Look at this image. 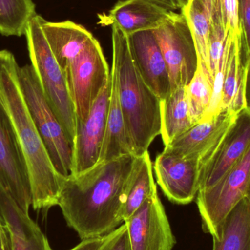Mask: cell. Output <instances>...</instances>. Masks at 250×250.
<instances>
[{
    "label": "cell",
    "instance_id": "11",
    "mask_svg": "<svg viewBox=\"0 0 250 250\" xmlns=\"http://www.w3.org/2000/svg\"><path fill=\"white\" fill-rule=\"evenodd\" d=\"M111 92V77L84 121H77L73 144L71 174L78 176L98 164L105 138Z\"/></svg>",
    "mask_w": 250,
    "mask_h": 250
},
{
    "label": "cell",
    "instance_id": "4",
    "mask_svg": "<svg viewBox=\"0 0 250 250\" xmlns=\"http://www.w3.org/2000/svg\"><path fill=\"white\" fill-rule=\"evenodd\" d=\"M39 16L37 14L29 21L25 32L31 64L47 102L73 145L77 124L74 105L62 70L42 32Z\"/></svg>",
    "mask_w": 250,
    "mask_h": 250
},
{
    "label": "cell",
    "instance_id": "24",
    "mask_svg": "<svg viewBox=\"0 0 250 250\" xmlns=\"http://www.w3.org/2000/svg\"><path fill=\"white\" fill-rule=\"evenodd\" d=\"M157 190L148 151L136 157L124 207V223Z\"/></svg>",
    "mask_w": 250,
    "mask_h": 250
},
{
    "label": "cell",
    "instance_id": "10",
    "mask_svg": "<svg viewBox=\"0 0 250 250\" xmlns=\"http://www.w3.org/2000/svg\"><path fill=\"white\" fill-rule=\"evenodd\" d=\"M0 185L29 214L32 204L27 167L10 121L0 107Z\"/></svg>",
    "mask_w": 250,
    "mask_h": 250
},
{
    "label": "cell",
    "instance_id": "23",
    "mask_svg": "<svg viewBox=\"0 0 250 250\" xmlns=\"http://www.w3.org/2000/svg\"><path fill=\"white\" fill-rule=\"evenodd\" d=\"M214 9V0H190L189 4L182 10L195 40L198 63L209 75L208 39Z\"/></svg>",
    "mask_w": 250,
    "mask_h": 250
},
{
    "label": "cell",
    "instance_id": "19",
    "mask_svg": "<svg viewBox=\"0 0 250 250\" xmlns=\"http://www.w3.org/2000/svg\"><path fill=\"white\" fill-rule=\"evenodd\" d=\"M227 65L223 84L222 110L242 111L248 108L247 73L244 64L242 34L227 35Z\"/></svg>",
    "mask_w": 250,
    "mask_h": 250
},
{
    "label": "cell",
    "instance_id": "29",
    "mask_svg": "<svg viewBox=\"0 0 250 250\" xmlns=\"http://www.w3.org/2000/svg\"><path fill=\"white\" fill-rule=\"evenodd\" d=\"M221 15L226 35L229 33H241L238 19L237 0H223Z\"/></svg>",
    "mask_w": 250,
    "mask_h": 250
},
{
    "label": "cell",
    "instance_id": "6",
    "mask_svg": "<svg viewBox=\"0 0 250 250\" xmlns=\"http://www.w3.org/2000/svg\"><path fill=\"white\" fill-rule=\"evenodd\" d=\"M77 121H84L111 80V71L98 40L92 38L63 70Z\"/></svg>",
    "mask_w": 250,
    "mask_h": 250
},
{
    "label": "cell",
    "instance_id": "36",
    "mask_svg": "<svg viewBox=\"0 0 250 250\" xmlns=\"http://www.w3.org/2000/svg\"><path fill=\"white\" fill-rule=\"evenodd\" d=\"M247 197H248V200H249L250 202V182L249 189H248V195H247Z\"/></svg>",
    "mask_w": 250,
    "mask_h": 250
},
{
    "label": "cell",
    "instance_id": "25",
    "mask_svg": "<svg viewBox=\"0 0 250 250\" xmlns=\"http://www.w3.org/2000/svg\"><path fill=\"white\" fill-rule=\"evenodd\" d=\"M37 14L32 0H0V34L7 37L25 35L29 21Z\"/></svg>",
    "mask_w": 250,
    "mask_h": 250
},
{
    "label": "cell",
    "instance_id": "3",
    "mask_svg": "<svg viewBox=\"0 0 250 250\" xmlns=\"http://www.w3.org/2000/svg\"><path fill=\"white\" fill-rule=\"evenodd\" d=\"M112 45L111 71L133 155L140 157L161 134L160 98L141 77L131 55L127 35L115 25L112 26Z\"/></svg>",
    "mask_w": 250,
    "mask_h": 250
},
{
    "label": "cell",
    "instance_id": "15",
    "mask_svg": "<svg viewBox=\"0 0 250 250\" xmlns=\"http://www.w3.org/2000/svg\"><path fill=\"white\" fill-rule=\"evenodd\" d=\"M134 63L147 86L160 100L170 92V76L154 29L127 35Z\"/></svg>",
    "mask_w": 250,
    "mask_h": 250
},
{
    "label": "cell",
    "instance_id": "22",
    "mask_svg": "<svg viewBox=\"0 0 250 250\" xmlns=\"http://www.w3.org/2000/svg\"><path fill=\"white\" fill-rule=\"evenodd\" d=\"M161 135L165 146L192 125L185 87H179L160 100Z\"/></svg>",
    "mask_w": 250,
    "mask_h": 250
},
{
    "label": "cell",
    "instance_id": "20",
    "mask_svg": "<svg viewBox=\"0 0 250 250\" xmlns=\"http://www.w3.org/2000/svg\"><path fill=\"white\" fill-rule=\"evenodd\" d=\"M212 250H250V202L244 198L221 222Z\"/></svg>",
    "mask_w": 250,
    "mask_h": 250
},
{
    "label": "cell",
    "instance_id": "7",
    "mask_svg": "<svg viewBox=\"0 0 250 250\" xmlns=\"http://www.w3.org/2000/svg\"><path fill=\"white\" fill-rule=\"evenodd\" d=\"M154 32L167 64L170 92L188 86L196 72L198 57L186 17L172 10Z\"/></svg>",
    "mask_w": 250,
    "mask_h": 250
},
{
    "label": "cell",
    "instance_id": "34",
    "mask_svg": "<svg viewBox=\"0 0 250 250\" xmlns=\"http://www.w3.org/2000/svg\"><path fill=\"white\" fill-rule=\"evenodd\" d=\"M247 73L246 97L248 106L250 107V60L245 66Z\"/></svg>",
    "mask_w": 250,
    "mask_h": 250
},
{
    "label": "cell",
    "instance_id": "2",
    "mask_svg": "<svg viewBox=\"0 0 250 250\" xmlns=\"http://www.w3.org/2000/svg\"><path fill=\"white\" fill-rule=\"evenodd\" d=\"M14 55L0 50V107L13 127L27 167L35 211L58 205L64 176L56 170L35 126L19 80Z\"/></svg>",
    "mask_w": 250,
    "mask_h": 250
},
{
    "label": "cell",
    "instance_id": "17",
    "mask_svg": "<svg viewBox=\"0 0 250 250\" xmlns=\"http://www.w3.org/2000/svg\"><path fill=\"white\" fill-rule=\"evenodd\" d=\"M0 213L10 234L12 250H53L38 225L18 207L1 185Z\"/></svg>",
    "mask_w": 250,
    "mask_h": 250
},
{
    "label": "cell",
    "instance_id": "8",
    "mask_svg": "<svg viewBox=\"0 0 250 250\" xmlns=\"http://www.w3.org/2000/svg\"><path fill=\"white\" fill-rule=\"evenodd\" d=\"M250 182V147L242 159L214 186L198 191L197 205L206 233L214 236L217 227L248 195Z\"/></svg>",
    "mask_w": 250,
    "mask_h": 250
},
{
    "label": "cell",
    "instance_id": "35",
    "mask_svg": "<svg viewBox=\"0 0 250 250\" xmlns=\"http://www.w3.org/2000/svg\"><path fill=\"white\" fill-rule=\"evenodd\" d=\"M189 1H190V0H175L178 7H179V9H181V10L185 8V7L189 4Z\"/></svg>",
    "mask_w": 250,
    "mask_h": 250
},
{
    "label": "cell",
    "instance_id": "30",
    "mask_svg": "<svg viewBox=\"0 0 250 250\" xmlns=\"http://www.w3.org/2000/svg\"><path fill=\"white\" fill-rule=\"evenodd\" d=\"M99 250H132L126 225H122L105 236L104 244Z\"/></svg>",
    "mask_w": 250,
    "mask_h": 250
},
{
    "label": "cell",
    "instance_id": "28",
    "mask_svg": "<svg viewBox=\"0 0 250 250\" xmlns=\"http://www.w3.org/2000/svg\"><path fill=\"white\" fill-rule=\"evenodd\" d=\"M237 8L245 66L250 60V0H237Z\"/></svg>",
    "mask_w": 250,
    "mask_h": 250
},
{
    "label": "cell",
    "instance_id": "5",
    "mask_svg": "<svg viewBox=\"0 0 250 250\" xmlns=\"http://www.w3.org/2000/svg\"><path fill=\"white\" fill-rule=\"evenodd\" d=\"M18 73L26 105L53 165L61 176L67 177L71 174L73 145L47 102L32 64L19 67Z\"/></svg>",
    "mask_w": 250,
    "mask_h": 250
},
{
    "label": "cell",
    "instance_id": "21",
    "mask_svg": "<svg viewBox=\"0 0 250 250\" xmlns=\"http://www.w3.org/2000/svg\"><path fill=\"white\" fill-rule=\"evenodd\" d=\"M111 92L106 128L98 163L109 161L122 156L133 155L119 100L115 77L111 71Z\"/></svg>",
    "mask_w": 250,
    "mask_h": 250
},
{
    "label": "cell",
    "instance_id": "37",
    "mask_svg": "<svg viewBox=\"0 0 250 250\" xmlns=\"http://www.w3.org/2000/svg\"><path fill=\"white\" fill-rule=\"evenodd\" d=\"M219 1H220V3L222 2V1H223V0H218Z\"/></svg>",
    "mask_w": 250,
    "mask_h": 250
},
{
    "label": "cell",
    "instance_id": "14",
    "mask_svg": "<svg viewBox=\"0 0 250 250\" xmlns=\"http://www.w3.org/2000/svg\"><path fill=\"white\" fill-rule=\"evenodd\" d=\"M250 147V107L242 110L237 123L214 155L199 169V189L214 186L241 160Z\"/></svg>",
    "mask_w": 250,
    "mask_h": 250
},
{
    "label": "cell",
    "instance_id": "33",
    "mask_svg": "<svg viewBox=\"0 0 250 250\" xmlns=\"http://www.w3.org/2000/svg\"><path fill=\"white\" fill-rule=\"evenodd\" d=\"M157 3L159 5L163 6L168 10H173L179 9L175 0H150Z\"/></svg>",
    "mask_w": 250,
    "mask_h": 250
},
{
    "label": "cell",
    "instance_id": "16",
    "mask_svg": "<svg viewBox=\"0 0 250 250\" xmlns=\"http://www.w3.org/2000/svg\"><path fill=\"white\" fill-rule=\"evenodd\" d=\"M172 10L150 0L119 1L108 13L99 15V24L118 26L126 35L155 29Z\"/></svg>",
    "mask_w": 250,
    "mask_h": 250
},
{
    "label": "cell",
    "instance_id": "18",
    "mask_svg": "<svg viewBox=\"0 0 250 250\" xmlns=\"http://www.w3.org/2000/svg\"><path fill=\"white\" fill-rule=\"evenodd\" d=\"M39 20L47 42L62 71L94 38L87 29L71 21L51 22L41 16Z\"/></svg>",
    "mask_w": 250,
    "mask_h": 250
},
{
    "label": "cell",
    "instance_id": "26",
    "mask_svg": "<svg viewBox=\"0 0 250 250\" xmlns=\"http://www.w3.org/2000/svg\"><path fill=\"white\" fill-rule=\"evenodd\" d=\"M189 116L192 124L199 123L205 114L213 92V81L209 73L198 63L196 72L185 86Z\"/></svg>",
    "mask_w": 250,
    "mask_h": 250
},
{
    "label": "cell",
    "instance_id": "9",
    "mask_svg": "<svg viewBox=\"0 0 250 250\" xmlns=\"http://www.w3.org/2000/svg\"><path fill=\"white\" fill-rule=\"evenodd\" d=\"M242 111H226L214 118L201 120L166 146L163 152L181 158L195 159L200 168L220 148Z\"/></svg>",
    "mask_w": 250,
    "mask_h": 250
},
{
    "label": "cell",
    "instance_id": "27",
    "mask_svg": "<svg viewBox=\"0 0 250 250\" xmlns=\"http://www.w3.org/2000/svg\"><path fill=\"white\" fill-rule=\"evenodd\" d=\"M227 35L223 27L221 15V3L214 0V9L210 25L208 39V55L211 79L220 70L224 57Z\"/></svg>",
    "mask_w": 250,
    "mask_h": 250
},
{
    "label": "cell",
    "instance_id": "32",
    "mask_svg": "<svg viewBox=\"0 0 250 250\" xmlns=\"http://www.w3.org/2000/svg\"><path fill=\"white\" fill-rule=\"evenodd\" d=\"M0 250H12L10 234L1 213H0Z\"/></svg>",
    "mask_w": 250,
    "mask_h": 250
},
{
    "label": "cell",
    "instance_id": "1",
    "mask_svg": "<svg viewBox=\"0 0 250 250\" xmlns=\"http://www.w3.org/2000/svg\"><path fill=\"white\" fill-rule=\"evenodd\" d=\"M136 157L98 163L64 178L58 205L69 227L82 240L105 236L124 223V207Z\"/></svg>",
    "mask_w": 250,
    "mask_h": 250
},
{
    "label": "cell",
    "instance_id": "13",
    "mask_svg": "<svg viewBox=\"0 0 250 250\" xmlns=\"http://www.w3.org/2000/svg\"><path fill=\"white\" fill-rule=\"evenodd\" d=\"M154 171L165 195L175 204L192 202L199 189V163L162 151L156 157Z\"/></svg>",
    "mask_w": 250,
    "mask_h": 250
},
{
    "label": "cell",
    "instance_id": "12",
    "mask_svg": "<svg viewBox=\"0 0 250 250\" xmlns=\"http://www.w3.org/2000/svg\"><path fill=\"white\" fill-rule=\"evenodd\" d=\"M125 223L132 250H173L176 239L157 191Z\"/></svg>",
    "mask_w": 250,
    "mask_h": 250
},
{
    "label": "cell",
    "instance_id": "31",
    "mask_svg": "<svg viewBox=\"0 0 250 250\" xmlns=\"http://www.w3.org/2000/svg\"><path fill=\"white\" fill-rule=\"evenodd\" d=\"M105 236L82 240L77 246L70 250H99L105 241Z\"/></svg>",
    "mask_w": 250,
    "mask_h": 250
}]
</instances>
